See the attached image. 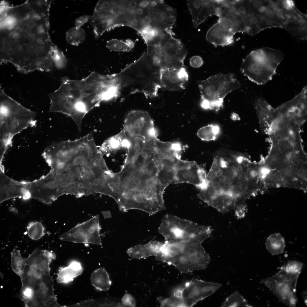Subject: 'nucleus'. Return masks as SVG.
Listing matches in <instances>:
<instances>
[{"label": "nucleus", "instance_id": "1", "mask_svg": "<svg viewBox=\"0 0 307 307\" xmlns=\"http://www.w3.org/2000/svg\"><path fill=\"white\" fill-rule=\"evenodd\" d=\"M111 197L123 212L137 209L150 215L166 210L165 188L157 171L146 161L126 158L121 170L114 173Z\"/></svg>", "mask_w": 307, "mask_h": 307}, {"label": "nucleus", "instance_id": "2", "mask_svg": "<svg viewBox=\"0 0 307 307\" xmlns=\"http://www.w3.org/2000/svg\"><path fill=\"white\" fill-rule=\"evenodd\" d=\"M268 155L259 162L264 189L285 187L307 190V157L302 140L282 137L272 140Z\"/></svg>", "mask_w": 307, "mask_h": 307}, {"label": "nucleus", "instance_id": "3", "mask_svg": "<svg viewBox=\"0 0 307 307\" xmlns=\"http://www.w3.org/2000/svg\"><path fill=\"white\" fill-rule=\"evenodd\" d=\"M56 258L52 251L36 248L27 258L20 298L26 307H63L54 294L50 265Z\"/></svg>", "mask_w": 307, "mask_h": 307}, {"label": "nucleus", "instance_id": "4", "mask_svg": "<svg viewBox=\"0 0 307 307\" xmlns=\"http://www.w3.org/2000/svg\"><path fill=\"white\" fill-rule=\"evenodd\" d=\"M206 181L210 189L229 196L239 204L259 191L258 183L247 165L233 159H214Z\"/></svg>", "mask_w": 307, "mask_h": 307}, {"label": "nucleus", "instance_id": "5", "mask_svg": "<svg viewBox=\"0 0 307 307\" xmlns=\"http://www.w3.org/2000/svg\"><path fill=\"white\" fill-rule=\"evenodd\" d=\"M58 92L69 110L75 105L80 104L89 111L101 102L110 100L112 95V88L106 75L96 73L80 80L64 78Z\"/></svg>", "mask_w": 307, "mask_h": 307}, {"label": "nucleus", "instance_id": "6", "mask_svg": "<svg viewBox=\"0 0 307 307\" xmlns=\"http://www.w3.org/2000/svg\"><path fill=\"white\" fill-rule=\"evenodd\" d=\"M1 148L6 150L13 137L35 125L36 112L27 109L0 88Z\"/></svg>", "mask_w": 307, "mask_h": 307}, {"label": "nucleus", "instance_id": "7", "mask_svg": "<svg viewBox=\"0 0 307 307\" xmlns=\"http://www.w3.org/2000/svg\"><path fill=\"white\" fill-rule=\"evenodd\" d=\"M121 72L126 88L132 92L142 93L147 98L157 96L161 88L160 70L149 61L146 53Z\"/></svg>", "mask_w": 307, "mask_h": 307}, {"label": "nucleus", "instance_id": "8", "mask_svg": "<svg viewBox=\"0 0 307 307\" xmlns=\"http://www.w3.org/2000/svg\"><path fill=\"white\" fill-rule=\"evenodd\" d=\"M212 231L209 226L169 214L163 217L158 228L165 241L184 244H202L211 236Z\"/></svg>", "mask_w": 307, "mask_h": 307}, {"label": "nucleus", "instance_id": "9", "mask_svg": "<svg viewBox=\"0 0 307 307\" xmlns=\"http://www.w3.org/2000/svg\"><path fill=\"white\" fill-rule=\"evenodd\" d=\"M280 50L267 47L252 51L243 59L242 73L254 83L262 85L271 80L278 65L283 59Z\"/></svg>", "mask_w": 307, "mask_h": 307}, {"label": "nucleus", "instance_id": "10", "mask_svg": "<svg viewBox=\"0 0 307 307\" xmlns=\"http://www.w3.org/2000/svg\"><path fill=\"white\" fill-rule=\"evenodd\" d=\"M161 261L174 266L181 273H187L206 268L210 260L201 244L168 243Z\"/></svg>", "mask_w": 307, "mask_h": 307}, {"label": "nucleus", "instance_id": "11", "mask_svg": "<svg viewBox=\"0 0 307 307\" xmlns=\"http://www.w3.org/2000/svg\"><path fill=\"white\" fill-rule=\"evenodd\" d=\"M240 86L235 75L231 73H219L199 81L201 106L205 109L218 111L223 107L227 95Z\"/></svg>", "mask_w": 307, "mask_h": 307}, {"label": "nucleus", "instance_id": "12", "mask_svg": "<svg viewBox=\"0 0 307 307\" xmlns=\"http://www.w3.org/2000/svg\"><path fill=\"white\" fill-rule=\"evenodd\" d=\"M244 32L254 36L267 28L280 27L276 16L266 0H250L242 16Z\"/></svg>", "mask_w": 307, "mask_h": 307}, {"label": "nucleus", "instance_id": "13", "mask_svg": "<svg viewBox=\"0 0 307 307\" xmlns=\"http://www.w3.org/2000/svg\"><path fill=\"white\" fill-rule=\"evenodd\" d=\"M273 276L262 279L261 283L268 288L279 300L285 305L295 307L297 301L296 288L300 273H286L282 267Z\"/></svg>", "mask_w": 307, "mask_h": 307}, {"label": "nucleus", "instance_id": "14", "mask_svg": "<svg viewBox=\"0 0 307 307\" xmlns=\"http://www.w3.org/2000/svg\"><path fill=\"white\" fill-rule=\"evenodd\" d=\"M116 0H99L91 19L95 38H99L105 32L118 26Z\"/></svg>", "mask_w": 307, "mask_h": 307}, {"label": "nucleus", "instance_id": "15", "mask_svg": "<svg viewBox=\"0 0 307 307\" xmlns=\"http://www.w3.org/2000/svg\"><path fill=\"white\" fill-rule=\"evenodd\" d=\"M99 215L78 224L59 237L62 240L75 243L91 244L101 245V227Z\"/></svg>", "mask_w": 307, "mask_h": 307}, {"label": "nucleus", "instance_id": "16", "mask_svg": "<svg viewBox=\"0 0 307 307\" xmlns=\"http://www.w3.org/2000/svg\"><path fill=\"white\" fill-rule=\"evenodd\" d=\"M123 127L127 134L133 138L146 140L157 137L153 121L144 111H130L125 117Z\"/></svg>", "mask_w": 307, "mask_h": 307}, {"label": "nucleus", "instance_id": "17", "mask_svg": "<svg viewBox=\"0 0 307 307\" xmlns=\"http://www.w3.org/2000/svg\"><path fill=\"white\" fill-rule=\"evenodd\" d=\"M221 286L218 283L193 279L181 287L185 307H191L213 294Z\"/></svg>", "mask_w": 307, "mask_h": 307}, {"label": "nucleus", "instance_id": "18", "mask_svg": "<svg viewBox=\"0 0 307 307\" xmlns=\"http://www.w3.org/2000/svg\"><path fill=\"white\" fill-rule=\"evenodd\" d=\"M207 175L204 168L195 161H186L181 159L177 163L173 183H189L200 190L205 184Z\"/></svg>", "mask_w": 307, "mask_h": 307}, {"label": "nucleus", "instance_id": "19", "mask_svg": "<svg viewBox=\"0 0 307 307\" xmlns=\"http://www.w3.org/2000/svg\"><path fill=\"white\" fill-rule=\"evenodd\" d=\"M176 10L163 0H153L151 7L149 24L163 32H172L177 19Z\"/></svg>", "mask_w": 307, "mask_h": 307}, {"label": "nucleus", "instance_id": "20", "mask_svg": "<svg viewBox=\"0 0 307 307\" xmlns=\"http://www.w3.org/2000/svg\"><path fill=\"white\" fill-rule=\"evenodd\" d=\"M222 0H187L193 24L196 28L209 16H218Z\"/></svg>", "mask_w": 307, "mask_h": 307}, {"label": "nucleus", "instance_id": "21", "mask_svg": "<svg viewBox=\"0 0 307 307\" xmlns=\"http://www.w3.org/2000/svg\"><path fill=\"white\" fill-rule=\"evenodd\" d=\"M188 79L185 67L160 70L161 87L166 90L178 91L184 89Z\"/></svg>", "mask_w": 307, "mask_h": 307}, {"label": "nucleus", "instance_id": "22", "mask_svg": "<svg viewBox=\"0 0 307 307\" xmlns=\"http://www.w3.org/2000/svg\"><path fill=\"white\" fill-rule=\"evenodd\" d=\"M235 34L218 22L211 27L207 31L206 39L215 47L232 44Z\"/></svg>", "mask_w": 307, "mask_h": 307}, {"label": "nucleus", "instance_id": "23", "mask_svg": "<svg viewBox=\"0 0 307 307\" xmlns=\"http://www.w3.org/2000/svg\"><path fill=\"white\" fill-rule=\"evenodd\" d=\"M1 181L0 192V203L9 199L16 197L23 198L27 199L31 198L28 189L26 188L23 184L11 181L3 177Z\"/></svg>", "mask_w": 307, "mask_h": 307}, {"label": "nucleus", "instance_id": "24", "mask_svg": "<svg viewBox=\"0 0 307 307\" xmlns=\"http://www.w3.org/2000/svg\"><path fill=\"white\" fill-rule=\"evenodd\" d=\"M128 144L126 132L123 128L118 134L104 141L98 151L103 156L104 155L109 156L123 148H127Z\"/></svg>", "mask_w": 307, "mask_h": 307}, {"label": "nucleus", "instance_id": "25", "mask_svg": "<svg viewBox=\"0 0 307 307\" xmlns=\"http://www.w3.org/2000/svg\"><path fill=\"white\" fill-rule=\"evenodd\" d=\"M255 106L261 130L265 133L274 118L275 108L262 98L256 100Z\"/></svg>", "mask_w": 307, "mask_h": 307}, {"label": "nucleus", "instance_id": "26", "mask_svg": "<svg viewBox=\"0 0 307 307\" xmlns=\"http://www.w3.org/2000/svg\"><path fill=\"white\" fill-rule=\"evenodd\" d=\"M187 54V51L185 48L179 51L162 50L160 70L163 69H179L185 67L184 61Z\"/></svg>", "mask_w": 307, "mask_h": 307}, {"label": "nucleus", "instance_id": "27", "mask_svg": "<svg viewBox=\"0 0 307 307\" xmlns=\"http://www.w3.org/2000/svg\"><path fill=\"white\" fill-rule=\"evenodd\" d=\"M83 270L80 262L76 260L72 261L68 266L59 268L57 273V281L59 283H68L80 275Z\"/></svg>", "mask_w": 307, "mask_h": 307}, {"label": "nucleus", "instance_id": "28", "mask_svg": "<svg viewBox=\"0 0 307 307\" xmlns=\"http://www.w3.org/2000/svg\"><path fill=\"white\" fill-rule=\"evenodd\" d=\"M90 279L93 286L99 291H107L111 284L107 272L103 267L94 271L91 275Z\"/></svg>", "mask_w": 307, "mask_h": 307}, {"label": "nucleus", "instance_id": "29", "mask_svg": "<svg viewBox=\"0 0 307 307\" xmlns=\"http://www.w3.org/2000/svg\"><path fill=\"white\" fill-rule=\"evenodd\" d=\"M172 32H163L159 45L163 51H175L182 50L185 47L180 40L174 37Z\"/></svg>", "mask_w": 307, "mask_h": 307}, {"label": "nucleus", "instance_id": "30", "mask_svg": "<svg viewBox=\"0 0 307 307\" xmlns=\"http://www.w3.org/2000/svg\"><path fill=\"white\" fill-rule=\"evenodd\" d=\"M266 248L272 255H278L283 253L285 246L284 238L279 233L270 235L267 238Z\"/></svg>", "mask_w": 307, "mask_h": 307}, {"label": "nucleus", "instance_id": "31", "mask_svg": "<svg viewBox=\"0 0 307 307\" xmlns=\"http://www.w3.org/2000/svg\"><path fill=\"white\" fill-rule=\"evenodd\" d=\"M11 256L12 269L21 279L24 273L27 258L23 257L20 251L15 248L11 252Z\"/></svg>", "mask_w": 307, "mask_h": 307}, {"label": "nucleus", "instance_id": "32", "mask_svg": "<svg viewBox=\"0 0 307 307\" xmlns=\"http://www.w3.org/2000/svg\"><path fill=\"white\" fill-rule=\"evenodd\" d=\"M220 128L217 125L210 124L200 128L198 131V137L204 141L215 140L219 133Z\"/></svg>", "mask_w": 307, "mask_h": 307}, {"label": "nucleus", "instance_id": "33", "mask_svg": "<svg viewBox=\"0 0 307 307\" xmlns=\"http://www.w3.org/2000/svg\"><path fill=\"white\" fill-rule=\"evenodd\" d=\"M161 307H185L182 296L181 287L175 290L170 297L158 299Z\"/></svg>", "mask_w": 307, "mask_h": 307}, {"label": "nucleus", "instance_id": "34", "mask_svg": "<svg viewBox=\"0 0 307 307\" xmlns=\"http://www.w3.org/2000/svg\"><path fill=\"white\" fill-rule=\"evenodd\" d=\"M66 39L68 43L72 45H77L83 42L86 38V33L82 28L75 27L69 29L66 32Z\"/></svg>", "mask_w": 307, "mask_h": 307}, {"label": "nucleus", "instance_id": "35", "mask_svg": "<svg viewBox=\"0 0 307 307\" xmlns=\"http://www.w3.org/2000/svg\"><path fill=\"white\" fill-rule=\"evenodd\" d=\"M222 307H252L249 305L246 300L237 291H235L227 298Z\"/></svg>", "mask_w": 307, "mask_h": 307}, {"label": "nucleus", "instance_id": "36", "mask_svg": "<svg viewBox=\"0 0 307 307\" xmlns=\"http://www.w3.org/2000/svg\"><path fill=\"white\" fill-rule=\"evenodd\" d=\"M27 233L28 236L33 240L40 239L44 235L45 228L43 225L38 222H32L27 227Z\"/></svg>", "mask_w": 307, "mask_h": 307}, {"label": "nucleus", "instance_id": "37", "mask_svg": "<svg viewBox=\"0 0 307 307\" xmlns=\"http://www.w3.org/2000/svg\"><path fill=\"white\" fill-rule=\"evenodd\" d=\"M126 253L132 258H146L151 256L145 245L141 244L130 248L127 250Z\"/></svg>", "mask_w": 307, "mask_h": 307}, {"label": "nucleus", "instance_id": "38", "mask_svg": "<svg viewBox=\"0 0 307 307\" xmlns=\"http://www.w3.org/2000/svg\"><path fill=\"white\" fill-rule=\"evenodd\" d=\"M106 46L109 49L116 51H128L132 49L126 42L116 39L108 41Z\"/></svg>", "mask_w": 307, "mask_h": 307}, {"label": "nucleus", "instance_id": "39", "mask_svg": "<svg viewBox=\"0 0 307 307\" xmlns=\"http://www.w3.org/2000/svg\"><path fill=\"white\" fill-rule=\"evenodd\" d=\"M303 264L296 261H289L282 266L285 271L288 273L296 274L301 273Z\"/></svg>", "mask_w": 307, "mask_h": 307}, {"label": "nucleus", "instance_id": "40", "mask_svg": "<svg viewBox=\"0 0 307 307\" xmlns=\"http://www.w3.org/2000/svg\"><path fill=\"white\" fill-rule=\"evenodd\" d=\"M163 243L156 241L151 240L145 244L151 256H156L160 252Z\"/></svg>", "mask_w": 307, "mask_h": 307}, {"label": "nucleus", "instance_id": "41", "mask_svg": "<svg viewBox=\"0 0 307 307\" xmlns=\"http://www.w3.org/2000/svg\"><path fill=\"white\" fill-rule=\"evenodd\" d=\"M122 304L124 305L130 307H135L136 302L134 298L131 294L126 293L122 299Z\"/></svg>", "mask_w": 307, "mask_h": 307}, {"label": "nucleus", "instance_id": "42", "mask_svg": "<svg viewBox=\"0 0 307 307\" xmlns=\"http://www.w3.org/2000/svg\"><path fill=\"white\" fill-rule=\"evenodd\" d=\"M190 65L193 67L197 68L201 67L203 64V61L202 58L199 56H194L190 59Z\"/></svg>", "mask_w": 307, "mask_h": 307}, {"label": "nucleus", "instance_id": "43", "mask_svg": "<svg viewBox=\"0 0 307 307\" xmlns=\"http://www.w3.org/2000/svg\"><path fill=\"white\" fill-rule=\"evenodd\" d=\"M92 17L89 15H84L78 18L76 20L75 26L77 28H79L87 22Z\"/></svg>", "mask_w": 307, "mask_h": 307}, {"label": "nucleus", "instance_id": "44", "mask_svg": "<svg viewBox=\"0 0 307 307\" xmlns=\"http://www.w3.org/2000/svg\"><path fill=\"white\" fill-rule=\"evenodd\" d=\"M236 208V213L238 217L240 218L244 217L246 211V206L241 204L238 205Z\"/></svg>", "mask_w": 307, "mask_h": 307}, {"label": "nucleus", "instance_id": "45", "mask_svg": "<svg viewBox=\"0 0 307 307\" xmlns=\"http://www.w3.org/2000/svg\"><path fill=\"white\" fill-rule=\"evenodd\" d=\"M302 296L303 298L305 303L306 304L307 306V291L306 290H304L302 293Z\"/></svg>", "mask_w": 307, "mask_h": 307}, {"label": "nucleus", "instance_id": "46", "mask_svg": "<svg viewBox=\"0 0 307 307\" xmlns=\"http://www.w3.org/2000/svg\"><path fill=\"white\" fill-rule=\"evenodd\" d=\"M125 42L131 49L134 47V42L132 40H127Z\"/></svg>", "mask_w": 307, "mask_h": 307}, {"label": "nucleus", "instance_id": "47", "mask_svg": "<svg viewBox=\"0 0 307 307\" xmlns=\"http://www.w3.org/2000/svg\"><path fill=\"white\" fill-rule=\"evenodd\" d=\"M115 74V75H116V74ZM116 77H117V76H116ZM117 80H118V79H117ZM119 85H120V84H119Z\"/></svg>", "mask_w": 307, "mask_h": 307}, {"label": "nucleus", "instance_id": "48", "mask_svg": "<svg viewBox=\"0 0 307 307\" xmlns=\"http://www.w3.org/2000/svg\"><path fill=\"white\" fill-rule=\"evenodd\" d=\"M116 76H117V75H116ZM117 79H118V78H117ZM119 84H120V83H119Z\"/></svg>", "mask_w": 307, "mask_h": 307}, {"label": "nucleus", "instance_id": "49", "mask_svg": "<svg viewBox=\"0 0 307 307\" xmlns=\"http://www.w3.org/2000/svg\"><path fill=\"white\" fill-rule=\"evenodd\" d=\"M118 82H119V81H118Z\"/></svg>", "mask_w": 307, "mask_h": 307}]
</instances>
